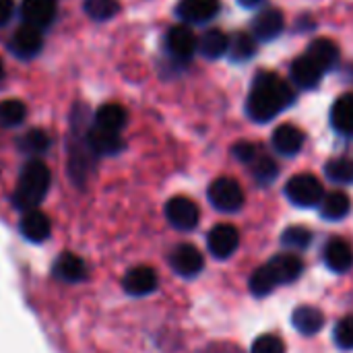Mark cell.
Returning a JSON list of instances; mask_svg holds the SVG:
<instances>
[{"mask_svg":"<svg viewBox=\"0 0 353 353\" xmlns=\"http://www.w3.org/2000/svg\"><path fill=\"white\" fill-rule=\"evenodd\" d=\"M50 232H52V223L48 219V215H43L41 211L33 209V211H27L21 219V234L25 236V240L29 242H43L50 238Z\"/></svg>","mask_w":353,"mask_h":353,"instance_id":"19","label":"cell"},{"mask_svg":"<svg viewBox=\"0 0 353 353\" xmlns=\"http://www.w3.org/2000/svg\"><path fill=\"white\" fill-rule=\"evenodd\" d=\"M292 323H294L298 333H302L306 337H312V335H316L323 329L325 314L319 308H314V306H300V308L294 310Z\"/></svg>","mask_w":353,"mask_h":353,"instance_id":"22","label":"cell"},{"mask_svg":"<svg viewBox=\"0 0 353 353\" xmlns=\"http://www.w3.org/2000/svg\"><path fill=\"white\" fill-rule=\"evenodd\" d=\"M325 265L333 271V273H347L353 267V250L352 246L341 240V238H333L327 242L325 246Z\"/></svg>","mask_w":353,"mask_h":353,"instance_id":"16","label":"cell"},{"mask_svg":"<svg viewBox=\"0 0 353 353\" xmlns=\"http://www.w3.org/2000/svg\"><path fill=\"white\" fill-rule=\"evenodd\" d=\"M331 126L343 137H353V93L337 97L331 108Z\"/></svg>","mask_w":353,"mask_h":353,"instance_id":"21","label":"cell"},{"mask_svg":"<svg viewBox=\"0 0 353 353\" xmlns=\"http://www.w3.org/2000/svg\"><path fill=\"white\" fill-rule=\"evenodd\" d=\"M294 97L296 93L288 81H283L277 72L261 70L252 81L246 99V114L254 122H271L277 114L294 103Z\"/></svg>","mask_w":353,"mask_h":353,"instance_id":"1","label":"cell"},{"mask_svg":"<svg viewBox=\"0 0 353 353\" xmlns=\"http://www.w3.org/2000/svg\"><path fill=\"white\" fill-rule=\"evenodd\" d=\"M325 174L335 184H353V159L352 157H337L325 165Z\"/></svg>","mask_w":353,"mask_h":353,"instance_id":"29","label":"cell"},{"mask_svg":"<svg viewBox=\"0 0 353 353\" xmlns=\"http://www.w3.org/2000/svg\"><path fill=\"white\" fill-rule=\"evenodd\" d=\"M281 242L292 250H304L312 242V232L304 225H292L281 234Z\"/></svg>","mask_w":353,"mask_h":353,"instance_id":"33","label":"cell"},{"mask_svg":"<svg viewBox=\"0 0 353 353\" xmlns=\"http://www.w3.org/2000/svg\"><path fill=\"white\" fill-rule=\"evenodd\" d=\"M165 217L170 221V225H174L176 230L188 232L194 230L199 223V207L194 201L186 199V196H174L165 203Z\"/></svg>","mask_w":353,"mask_h":353,"instance_id":"6","label":"cell"},{"mask_svg":"<svg viewBox=\"0 0 353 353\" xmlns=\"http://www.w3.org/2000/svg\"><path fill=\"white\" fill-rule=\"evenodd\" d=\"M285 196L290 199L292 205L300 209H312L323 203L325 199V188L321 180L312 174H298L288 180L285 184Z\"/></svg>","mask_w":353,"mask_h":353,"instance_id":"4","label":"cell"},{"mask_svg":"<svg viewBox=\"0 0 353 353\" xmlns=\"http://www.w3.org/2000/svg\"><path fill=\"white\" fill-rule=\"evenodd\" d=\"M279 174V165L273 157L269 155H259L252 163V176L256 178L259 184H271Z\"/></svg>","mask_w":353,"mask_h":353,"instance_id":"31","label":"cell"},{"mask_svg":"<svg viewBox=\"0 0 353 353\" xmlns=\"http://www.w3.org/2000/svg\"><path fill=\"white\" fill-rule=\"evenodd\" d=\"M56 0H23L21 2V17L27 25L37 29L48 27L56 17Z\"/></svg>","mask_w":353,"mask_h":353,"instance_id":"14","label":"cell"},{"mask_svg":"<svg viewBox=\"0 0 353 353\" xmlns=\"http://www.w3.org/2000/svg\"><path fill=\"white\" fill-rule=\"evenodd\" d=\"M209 201L221 213H236L244 205V190L234 178H217L209 186Z\"/></svg>","mask_w":353,"mask_h":353,"instance_id":"5","label":"cell"},{"mask_svg":"<svg viewBox=\"0 0 353 353\" xmlns=\"http://www.w3.org/2000/svg\"><path fill=\"white\" fill-rule=\"evenodd\" d=\"M256 54V41L254 35L250 33H238L234 37H230V48H228V56L232 62H246Z\"/></svg>","mask_w":353,"mask_h":353,"instance_id":"27","label":"cell"},{"mask_svg":"<svg viewBox=\"0 0 353 353\" xmlns=\"http://www.w3.org/2000/svg\"><path fill=\"white\" fill-rule=\"evenodd\" d=\"M50 180H52V174H50L48 165L39 159H31L29 163H25V168L19 176V186L14 190L12 205L25 213L33 211L48 194Z\"/></svg>","mask_w":353,"mask_h":353,"instance_id":"3","label":"cell"},{"mask_svg":"<svg viewBox=\"0 0 353 353\" xmlns=\"http://www.w3.org/2000/svg\"><path fill=\"white\" fill-rule=\"evenodd\" d=\"M232 153H234V157L236 159H240L242 163H254V159L261 155V151H259V145H254V143H248V141H240V143H236L234 145V149H232Z\"/></svg>","mask_w":353,"mask_h":353,"instance_id":"36","label":"cell"},{"mask_svg":"<svg viewBox=\"0 0 353 353\" xmlns=\"http://www.w3.org/2000/svg\"><path fill=\"white\" fill-rule=\"evenodd\" d=\"M126 110L120 103H103L97 112H95V126L110 130V132H118L126 126Z\"/></svg>","mask_w":353,"mask_h":353,"instance_id":"24","label":"cell"},{"mask_svg":"<svg viewBox=\"0 0 353 353\" xmlns=\"http://www.w3.org/2000/svg\"><path fill=\"white\" fill-rule=\"evenodd\" d=\"M207 246H209V252L215 259H230L240 246V234H238V230L234 225L219 223L209 232Z\"/></svg>","mask_w":353,"mask_h":353,"instance_id":"10","label":"cell"},{"mask_svg":"<svg viewBox=\"0 0 353 353\" xmlns=\"http://www.w3.org/2000/svg\"><path fill=\"white\" fill-rule=\"evenodd\" d=\"M250 353H285V343L277 335H261L252 343Z\"/></svg>","mask_w":353,"mask_h":353,"instance_id":"35","label":"cell"},{"mask_svg":"<svg viewBox=\"0 0 353 353\" xmlns=\"http://www.w3.org/2000/svg\"><path fill=\"white\" fill-rule=\"evenodd\" d=\"M350 209H352V201L341 190H333V192L325 194V199L321 203V215L327 221H339V219L347 217Z\"/></svg>","mask_w":353,"mask_h":353,"instance_id":"26","label":"cell"},{"mask_svg":"<svg viewBox=\"0 0 353 353\" xmlns=\"http://www.w3.org/2000/svg\"><path fill=\"white\" fill-rule=\"evenodd\" d=\"M304 271V263L296 254H277L250 277V292L256 298L269 296L277 285L296 281Z\"/></svg>","mask_w":353,"mask_h":353,"instance_id":"2","label":"cell"},{"mask_svg":"<svg viewBox=\"0 0 353 353\" xmlns=\"http://www.w3.org/2000/svg\"><path fill=\"white\" fill-rule=\"evenodd\" d=\"M85 137H87V145L93 155H116L124 147L118 132H110V130H103L97 126L89 128Z\"/></svg>","mask_w":353,"mask_h":353,"instance_id":"18","label":"cell"},{"mask_svg":"<svg viewBox=\"0 0 353 353\" xmlns=\"http://www.w3.org/2000/svg\"><path fill=\"white\" fill-rule=\"evenodd\" d=\"M219 0H180L176 4V14L184 23H207L217 17Z\"/></svg>","mask_w":353,"mask_h":353,"instance_id":"11","label":"cell"},{"mask_svg":"<svg viewBox=\"0 0 353 353\" xmlns=\"http://www.w3.org/2000/svg\"><path fill=\"white\" fill-rule=\"evenodd\" d=\"M83 8L93 21H108L118 14L120 4L116 0H85Z\"/></svg>","mask_w":353,"mask_h":353,"instance_id":"32","label":"cell"},{"mask_svg":"<svg viewBox=\"0 0 353 353\" xmlns=\"http://www.w3.org/2000/svg\"><path fill=\"white\" fill-rule=\"evenodd\" d=\"M19 147H21V151L27 153V155H41V153H46L48 147H50V137H48L43 130L35 128V130H29L27 134L21 137Z\"/></svg>","mask_w":353,"mask_h":353,"instance_id":"30","label":"cell"},{"mask_svg":"<svg viewBox=\"0 0 353 353\" xmlns=\"http://www.w3.org/2000/svg\"><path fill=\"white\" fill-rule=\"evenodd\" d=\"M228 48H230V37L221 29H209L199 37V52L209 60L221 58L223 54H228Z\"/></svg>","mask_w":353,"mask_h":353,"instance_id":"25","label":"cell"},{"mask_svg":"<svg viewBox=\"0 0 353 353\" xmlns=\"http://www.w3.org/2000/svg\"><path fill=\"white\" fill-rule=\"evenodd\" d=\"M306 56L323 70V72H329L333 70L337 64H339V48L333 39L329 37H319L314 39L310 46H308V52Z\"/></svg>","mask_w":353,"mask_h":353,"instance_id":"17","label":"cell"},{"mask_svg":"<svg viewBox=\"0 0 353 353\" xmlns=\"http://www.w3.org/2000/svg\"><path fill=\"white\" fill-rule=\"evenodd\" d=\"M27 118V108L19 99H4L0 101V126L14 128Z\"/></svg>","mask_w":353,"mask_h":353,"instance_id":"28","label":"cell"},{"mask_svg":"<svg viewBox=\"0 0 353 353\" xmlns=\"http://www.w3.org/2000/svg\"><path fill=\"white\" fill-rule=\"evenodd\" d=\"M265 0H238V4L240 6H244V8H254V6H259V4H263Z\"/></svg>","mask_w":353,"mask_h":353,"instance_id":"38","label":"cell"},{"mask_svg":"<svg viewBox=\"0 0 353 353\" xmlns=\"http://www.w3.org/2000/svg\"><path fill=\"white\" fill-rule=\"evenodd\" d=\"M122 288L128 296L134 298L149 296L157 290V273L151 267H134L124 275Z\"/></svg>","mask_w":353,"mask_h":353,"instance_id":"13","label":"cell"},{"mask_svg":"<svg viewBox=\"0 0 353 353\" xmlns=\"http://www.w3.org/2000/svg\"><path fill=\"white\" fill-rule=\"evenodd\" d=\"M335 343L341 347V350H353V314L350 316H343L337 327H335Z\"/></svg>","mask_w":353,"mask_h":353,"instance_id":"34","label":"cell"},{"mask_svg":"<svg viewBox=\"0 0 353 353\" xmlns=\"http://www.w3.org/2000/svg\"><path fill=\"white\" fill-rule=\"evenodd\" d=\"M41 46H43V35H41V29L33 27V25H21L12 37H10V52L23 60H29L33 56H37L41 52Z\"/></svg>","mask_w":353,"mask_h":353,"instance_id":"9","label":"cell"},{"mask_svg":"<svg viewBox=\"0 0 353 353\" xmlns=\"http://www.w3.org/2000/svg\"><path fill=\"white\" fill-rule=\"evenodd\" d=\"M170 265L172 269L180 275V277H196L203 267H205V259L201 254V250L192 244H180L172 250L170 254Z\"/></svg>","mask_w":353,"mask_h":353,"instance_id":"8","label":"cell"},{"mask_svg":"<svg viewBox=\"0 0 353 353\" xmlns=\"http://www.w3.org/2000/svg\"><path fill=\"white\" fill-rule=\"evenodd\" d=\"M4 79V64H2V60H0V81Z\"/></svg>","mask_w":353,"mask_h":353,"instance_id":"39","label":"cell"},{"mask_svg":"<svg viewBox=\"0 0 353 353\" xmlns=\"http://www.w3.org/2000/svg\"><path fill=\"white\" fill-rule=\"evenodd\" d=\"M165 48L172 58H176L178 62H186L199 50V39L188 25H176L165 35Z\"/></svg>","mask_w":353,"mask_h":353,"instance_id":"7","label":"cell"},{"mask_svg":"<svg viewBox=\"0 0 353 353\" xmlns=\"http://www.w3.org/2000/svg\"><path fill=\"white\" fill-rule=\"evenodd\" d=\"M271 143H273V149L277 153H281L285 157H294L304 147V132L294 124H281L275 128Z\"/></svg>","mask_w":353,"mask_h":353,"instance_id":"15","label":"cell"},{"mask_svg":"<svg viewBox=\"0 0 353 353\" xmlns=\"http://www.w3.org/2000/svg\"><path fill=\"white\" fill-rule=\"evenodd\" d=\"M54 275L62 281H68V283H79L87 277V267H85V261L66 252L62 254L56 263H54Z\"/></svg>","mask_w":353,"mask_h":353,"instance_id":"23","label":"cell"},{"mask_svg":"<svg viewBox=\"0 0 353 353\" xmlns=\"http://www.w3.org/2000/svg\"><path fill=\"white\" fill-rule=\"evenodd\" d=\"M285 27V19H283V12L279 8H265L261 10L254 21H252V35L261 41H271L275 37L281 35Z\"/></svg>","mask_w":353,"mask_h":353,"instance_id":"12","label":"cell"},{"mask_svg":"<svg viewBox=\"0 0 353 353\" xmlns=\"http://www.w3.org/2000/svg\"><path fill=\"white\" fill-rule=\"evenodd\" d=\"M292 81L298 85V87H302V89H314V87H319V83H321V79H323V70L304 54V56H300V58H296L294 62H292Z\"/></svg>","mask_w":353,"mask_h":353,"instance_id":"20","label":"cell"},{"mask_svg":"<svg viewBox=\"0 0 353 353\" xmlns=\"http://www.w3.org/2000/svg\"><path fill=\"white\" fill-rule=\"evenodd\" d=\"M12 14V0H0V25L6 23Z\"/></svg>","mask_w":353,"mask_h":353,"instance_id":"37","label":"cell"}]
</instances>
